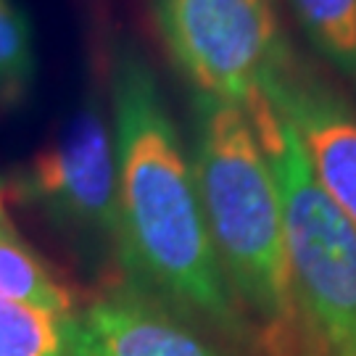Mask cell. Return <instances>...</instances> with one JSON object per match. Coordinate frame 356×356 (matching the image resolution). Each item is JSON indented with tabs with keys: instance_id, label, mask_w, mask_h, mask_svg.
<instances>
[{
	"instance_id": "30bf717a",
	"label": "cell",
	"mask_w": 356,
	"mask_h": 356,
	"mask_svg": "<svg viewBox=\"0 0 356 356\" xmlns=\"http://www.w3.org/2000/svg\"><path fill=\"white\" fill-rule=\"evenodd\" d=\"M38 79L35 29L19 0H0V108H19Z\"/></svg>"
},
{
	"instance_id": "277c9868",
	"label": "cell",
	"mask_w": 356,
	"mask_h": 356,
	"mask_svg": "<svg viewBox=\"0 0 356 356\" xmlns=\"http://www.w3.org/2000/svg\"><path fill=\"white\" fill-rule=\"evenodd\" d=\"M11 198L48 225L79 264L106 275L119 269V172L106 53L74 108L11 177Z\"/></svg>"
},
{
	"instance_id": "52a82bcc",
	"label": "cell",
	"mask_w": 356,
	"mask_h": 356,
	"mask_svg": "<svg viewBox=\"0 0 356 356\" xmlns=\"http://www.w3.org/2000/svg\"><path fill=\"white\" fill-rule=\"evenodd\" d=\"M72 356H225L201 330L127 280L106 282L72 319Z\"/></svg>"
},
{
	"instance_id": "8fae6325",
	"label": "cell",
	"mask_w": 356,
	"mask_h": 356,
	"mask_svg": "<svg viewBox=\"0 0 356 356\" xmlns=\"http://www.w3.org/2000/svg\"><path fill=\"white\" fill-rule=\"evenodd\" d=\"M72 319L0 296V356H72Z\"/></svg>"
},
{
	"instance_id": "7c38bea8",
	"label": "cell",
	"mask_w": 356,
	"mask_h": 356,
	"mask_svg": "<svg viewBox=\"0 0 356 356\" xmlns=\"http://www.w3.org/2000/svg\"><path fill=\"white\" fill-rule=\"evenodd\" d=\"M11 201V185H8V177L0 175V219L6 216V204Z\"/></svg>"
},
{
	"instance_id": "3957f363",
	"label": "cell",
	"mask_w": 356,
	"mask_h": 356,
	"mask_svg": "<svg viewBox=\"0 0 356 356\" xmlns=\"http://www.w3.org/2000/svg\"><path fill=\"white\" fill-rule=\"evenodd\" d=\"M280 195L301 356H356V227L319 188L288 119L261 90L241 103Z\"/></svg>"
},
{
	"instance_id": "9c48e42d",
	"label": "cell",
	"mask_w": 356,
	"mask_h": 356,
	"mask_svg": "<svg viewBox=\"0 0 356 356\" xmlns=\"http://www.w3.org/2000/svg\"><path fill=\"white\" fill-rule=\"evenodd\" d=\"M285 6L319 58L356 82V0H285Z\"/></svg>"
},
{
	"instance_id": "ba28073f",
	"label": "cell",
	"mask_w": 356,
	"mask_h": 356,
	"mask_svg": "<svg viewBox=\"0 0 356 356\" xmlns=\"http://www.w3.org/2000/svg\"><path fill=\"white\" fill-rule=\"evenodd\" d=\"M0 296L58 317L76 314L72 288L13 229L8 216L0 219Z\"/></svg>"
},
{
	"instance_id": "7a4b0ae2",
	"label": "cell",
	"mask_w": 356,
	"mask_h": 356,
	"mask_svg": "<svg viewBox=\"0 0 356 356\" xmlns=\"http://www.w3.org/2000/svg\"><path fill=\"white\" fill-rule=\"evenodd\" d=\"M188 153L209 235L261 356H301L280 195L241 103L193 92Z\"/></svg>"
},
{
	"instance_id": "6da1fadb",
	"label": "cell",
	"mask_w": 356,
	"mask_h": 356,
	"mask_svg": "<svg viewBox=\"0 0 356 356\" xmlns=\"http://www.w3.org/2000/svg\"><path fill=\"white\" fill-rule=\"evenodd\" d=\"M119 172L122 280L225 343L256 351L209 235L191 153L145 53L114 38L106 53Z\"/></svg>"
},
{
	"instance_id": "8992f818",
	"label": "cell",
	"mask_w": 356,
	"mask_h": 356,
	"mask_svg": "<svg viewBox=\"0 0 356 356\" xmlns=\"http://www.w3.org/2000/svg\"><path fill=\"white\" fill-rule=\"evenodd\" d=\"M301 143L319 188L356 227V106L298 51L261 85Z\"/></svg>"
},
{
	"instance_id": "5b68a950",
	"label": "cell",
	"mask_w": 356,
	"mask_h": 356,
	"mask_svg": "<svg viewBox=\"0 0 356 356\" xmlns=\"http://www.w3.org/2000/svg\"><path fill=\"white\" fill-rule=\"evenodd\" d=\"M166 58L193 92L243 103L296 48L277 0H145Z\"/></svg>"
}]
</instances>
